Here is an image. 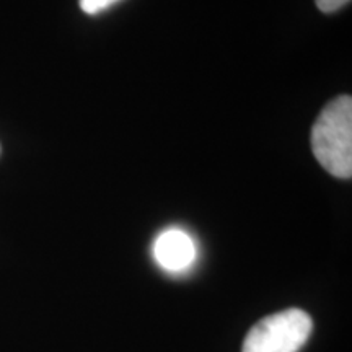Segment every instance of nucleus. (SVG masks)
<instances>
[{"instance_id":"f03ea898","label":"nucleus","mask_w":352,"mask_h":352,"mask_svg":"<svg viewBox=\"0 0 352 352\" xmlns=\"http://www.w3.org/2000/svg\"><path fill=\"white\" fill-rule=\"evenodd\" d=\"M314 329V321L300 308H287L259 320L246 334L241 352H298Z\"/></svg>"},{"instance_id":"20e7f679","label":"nucleus","mask_w":352,"mask_h":352,"mask_svg":"<svg viewBox=\"0 0 352 352\" xmlns=\"http://www.w3.org/2000/svg\"><path fill=\"white\" fill-rule=\"evenodd\" d=\"M120 0H78L82 12L87 13V15H98V13L108 10L109 7H113Z\"/></svg>"},{"instance_id":"7ed1b4c3","label":"nucleus","mask_w":352,"mask_h":352,"mask_svg":"<svg viewBox=\"0 0 352 352\" xmlns=\"http://www.w3.org/2000/svg\"><path fill=\"white\" fill-rule=\"evenodd\" d=\"M155 261L168 272H183L196 259V245L191 235L182 228H168L153 243Z\"/></svg>"},{"instance_id":"39448f33","label":"nucleus","mask_w":352,"mask_h":352,"mask_svg":"<svg viewBox=\"0 0 352 352\" xmlns=\"http://www.w3.org/2000/svg\"><path fill=\"white\" fill-rule=\"evenodd\" d=\"M351 0H315L316 7L323 13H334L346 7Z\"/></svg>"},{"instance_id":"f257e3e1","label":"nucleus","mask_w":352,"mask_h":352,"mask_svg":"<svg viewBox=\"0 0 352 352\" xmlns=\"http://www.w3.org/2000/svg\"><path fill=\"white\" fill-rule=\"evenodd\" d=\"M311 151L329 175L352 176V98L341 95L329 101L311 127Z\"/></svg>"}]
</instances>
